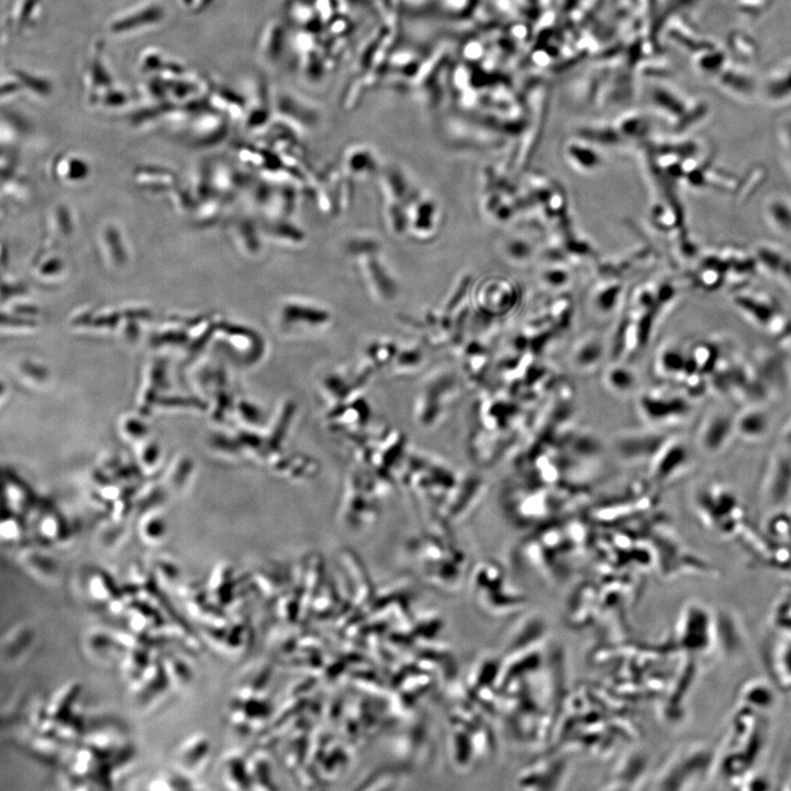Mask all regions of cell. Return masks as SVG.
Returning <instances> with one entry per match:
<instances>
[{
  "label": "cell",
  "instance_id": "3",
  "mask_svg": "<svg viewBox=\"0 0 791 791\" xmlns=\"http://www.w3.org/2000/svg\"><path fill=\"white\" fill-rule=\"evenodd\" d=\"M606 385L617 393H626L634 386V377L626 370L621 371L620 369H616L608 375Z\"/></svg>",
  "mask_w": 791,
  "mask_h": 791
},
{
  "label": "cell",
  "instance_id": "4",
  "mask_svg": "<svg viewBox=\"0 0 791 791\" xmlns=\"http://www.w3.org/2000/svg\"><path fill=\"white\" fill-rule=\"evenodd\" d=\"M225 772L227 781H232V783H234L237 788L238 783H241L242 788L246 787L245 781H248L247 770L241 760L234 759L227 761Z\"/></svg>",
  "mask_w": 791,
  "mask_h": 791
},
{
  "label": "cell",
  "instance_id": "5",
  "mask_svg": "<svg viewBox=\"0 0 791 791\" xmlns=\"http://www.w3.org/2000/svg\"><path fill=\"white\" fill-rule=\"evenodd\" d=\"M780 140L782 147L784 148L783 151L788 159V164L791 166V119L786 120L781 125Z\"/></svg>",
  "mask_w": 791,
  "mask_h": 791
},
{
  "label": "cell",
  "instance_id": "2",
  "mask_svg": "<svg viewBox=\"0 0 791 791\" xmlns=\"http://www.w3.org/2000/svg\"><path fill=\"white\" fill-rule=\"evenodd\" d=\"M770 224L781 233H791V203L783 198H773L766 208Z\"/></svg>",
  "mask_w": 791,
  "mask_h": 791
},
{
  "label": "cell",
  "instance_id": "1",
  "mask_svg": "<svg viewBox=\"0 0 791 791\" xmlns=\"http://www.w3.org/2000/svg\"><path fill=\"white\" fill-rule=\"evenodd\" d=\"M765 98L771 103L791 100V59L772 69L762 82Z\"/></svg>",
  "mask_w": 791,
  "mask_h": 791
},
{
  "label": "cell",
  "instance_id": "6",
  "mask_svg": "<svg viewBox=\"0 0 791 791\" xmlns=\"http://www.w3.org/2000/svg\"><path fill=\"white\" fill-rule=\"evenodd\" d=\"M739 3L742 8H744L747 12L749 11H756L758 8H764L766 5L767 0H735Z\"/></svg>",
  "mask_w": 791,
  "mask_h": 791
}]
</instances>
